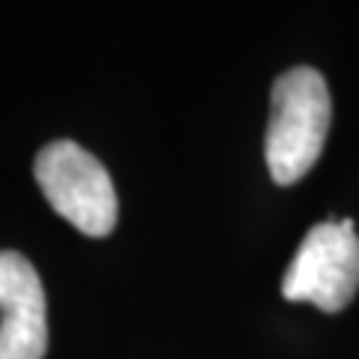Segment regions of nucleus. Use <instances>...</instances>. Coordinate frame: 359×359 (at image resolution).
I'll return each mask as SVG.
<instances>
[{"label": "nucleus", "instance_id": "1", "mask_svg": "<svg viewBox=\"0 0 359 359\" xmlns=\"http://www.w3.org/2000/svg\"><path fill=\"white\" fill-rule=\"evenodd\" d=\"M266 165L278 186H294L306 177L323 150L332 120L327 81L311 66H297L276 78L269 99Z\"/></svg>", "mask_w": 359, "mask_h": 359}, {"label": "nucleus", "instance_id": "2", "mask_svg": "<svg viewBox=\"0 0 359 359\" xmlns=\"http://www.w3.org/2000/svg\"><path fill=\"white\" fill-rule=\"evenodd\" d=\"M45 201L87 237H108L117 224V192L105 165L75 141L42 147L33 165Z\"/></svg>", "mask_w": 359, "mask_h": 359}, {"label": "nucleus", "instance_id": "3", "mask_svg": "<svg viewBox=\"0 0 359 359\" xmlns=\"http://www.w3.org/2000/svg\"><path fill=\"white\" fill-rule=\"evenodd\" d=\"M359 287V237L351 219L320 222L299 243L285 269L282 294L320 311H341Z\"/></svg>", "mask_w": 359, "mask_h": 359}, {"label": "nucleus", "instance_id": "4", "mask_svg": "<svg viewBox=\"0 0 359 359\" xmlns=\"http://www.w3.org/2000/svg\"><path fill=\"white\" fill-rule=\"evenodd\" d=\"M48 311L36 269L18 252H0V359H42Z\"/></svg>", "mask_w": 359, "mask_h": 359}]
</instances>
